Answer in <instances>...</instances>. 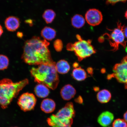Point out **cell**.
<instances>
[{
  "instance_id": "35",
  "label": "cell",
  "mask_w": 127,
  "mask_h": 127,
  "mask_svg": "<svg viewBox=\"0 0 127 127\" xmlns=\"http://www.w3.org/2000/svg\"><path fill=\"white\" fill-rule=\"evenodd\" d=\"M101 72L102 73H104L106 72V70L104 69H101Z\"/></svg>"
},
{
  "instance_id": "36",
  "label": "cell",
  "mask_w": 127,
  "mask_h": 127,
  "mask_svg": "<svg viewBox=\"0 0 127 127\" xmlns=\"http://www.w3.org/2000/svg\"><path fill=\"white\" fill-rule=\"evenodd\" d=\"M17 35H18L19 37L20 36H23V34H22V33L21 32H18L17 33Z\"/></svg>"
},
{
  "instance_id": "22",
  "label": "cell",
  "mask_w": 127,
  "mask_h": 127,
  "mask_svg": "<svg viewBox=\"0 0 127 127\" xmlns=\"http://www.w3.org/2000/svg\"><path fill=\"white\" fill-rule=\"evenodd\" d=\"M9 64V60L7 57L2 55H0V70L7 69Z\"/></svg>"
},
{
  "instance_id": "1",
  "label": "cell",
  "mask_w": 127,
  "mask_h": 127,
  "mask_svg": "<svg viewBox=\"0 0 127 127\" xmlns=\"http://www.w3.org/2000/svg\"><path fill=\"white\" fill-rule=\"evenodd\" d=\"M50 43L35 36L25 42L22 59L30 65H39L55 63L52 60L48 46Z\"/></svg>"
},
{
  "instance_id": "37",
  "label": "cell",
  "mask_w": 127,
  "mask_h": 127,
  "mask_svg": "<svg viewBox=\"0 0 127 127\" xmlns=\"http://www.w3.org/2000/svg\"><path fill=\"white\" fill-rule=\"evenodd\" d=\"M125 17L127 19V10L125 13Z\"/></svg>"
},
{
  "instance_id": "31",
  "label": "cell",
  "mask_w": 127,
  "mask_h": 127,
  "mask_svg": "<svg viewBox=\"0 0 127 127\" xmlns=\"http://www.w3.org/2000/svg\"><path fill=\"white\" fill-rule=\"evenodd\" d=\"M124 118L125 121L127 123V111L124 115Z\"/></svg>"
},
{
  "instance_id": "39",
  "label": "cell",
  "mask_w": 127,
  "mask_h": 127,
  "mask_svg": "<svg viewBox=\"0 0 127 127\" xmlns=\"http://www.w3.org/2000/svg\"></svg>"
},
{
  "instance_id": "5",
  "label": "cell",
  "mask_w": 127,
  "mask_h": 127,
  "mask_svg": "<svg viewBox=\"0 0 127 127\" xmlns=\"http://www.w3.org/2000/svg\"><path fill=\"white\" fill-rule=\"evenodd\" d=\"M113 73L109 74L107 78L110 80L115 78L118 82L124 84L125 89H127V55L122 59L120 63L117 64L113 69Z\"/></svg>"
},
{
  "instance_id": "20",
  "label": "cell",
  "mask_w": 127,
  "mask_h": 127,
  "mask_svg": "<svg viewBox=\"0 0 127 127\" xmlns=\"http://www.w3.org/2000/svg\"><path fill=\"white\" fill-rule=\"evenodd\" d=\"M85 20L83 16L77 14L72 17L71 24L74 28L79 29L83 27L85 23Z\"/></svg>"
},
{
  "instance_id": "34",
  "label": "cell",
  "mask_w": 127,
  "mask_h": 127,
  "mask_svg": "<svg viewBox=\"0 0 127 127\" xmlns=\"http://www.w3.org/2000/svg\"><path fill=\"white\" fill-rule=\"evenodd\" d=\"M99 88L98 87H95L94 88V90L95 92H97L99 91Z\"/></svg>"
},
{
  "instance_id": "15",
  "label": "cell",
  "mask_w": 127,
  "mask_h": 127,
  "mask_svg": "<svg viewBox=\"0 0 127 127\" xmlns=\"http://www.w3.org/2000/svg\"><path fill=\"white\" fill-rule=\"evenodd\" d=\"M34 92L36 96L40 98L47 97L50 93L48 87L42 84H38L36 86Z\"/></svg>"
},
{
  "instance_id": "10",
  "label": "cell",
  "mask_w": 127,
  "mask_h": 127,
  "mask_svg": "<svg viewBox=\"0 0 127 127\" xmlns=\"http://www.w3.org/2000/svg\"><path fill=\"white\" fill-rule=\"evenodd\" d=\"M55 115L57 117L61 118L73 119L75 115V111L73 103L71 102L67 103Z\"/></svg>"
},
{
  "instance_id": "18",
  "label": "cell",
  "mask_w": 127,
  "mask_h": 127,
  "mask_svg": "<svg viewBox=\"0 0 127 127\" xmlns=\"http://www.w3.org/2000/svg\"><path fill=\"white\" fill-rule=\"evenodd\" d=\"M72 76L75 80L81 81L85 80L87 77L86 72L80 67L75 68L73 70Z\"/></svg>"
},
{
  "instance_id": "11",
  "label": "cell",
  "mask_w": 127,
  "mask_h": 127,
  "mask_svg": "<svg viewBox=\"0 0 127 127\" xmlns=\"http://www.w3.org/2000/svg\"><path fill=\"white\" fill-rule=\"evenodd\" d=\"M4 25L7 31H16L20 27V21L18 17L11 16L7 17L5 20Z\"/></svg>"
},
{
  "instance_id": "12",
  "label": "cell",
  "mask_w": 127,
  "mask_h": 127,
  "mask_svg": "<svg viewBox=\"0 0 127 127\" xmlns=\"http://www.w3.org/2000/svg\"><path fill=\"white\" fill-rule=\"evenodd\" d=\"M76 93L75 89L70 85H65L60 91V95L62 98L66 101H69L72 99L75 96Z\"/></svg>"
},
{
  "instance_id": "16",
  "label": "cell",
  "mask_w": 127,
  "mask_h": 127,
  "mask_svg": "<svg viewBox=\"0 0 127 127\" xmlns=\"http://www.w3.org/2000/svg\"><path fill=\"white\" fill-rule=\"evenodd\" d=\"M55 67L57 72L62 74L67 73L70 68L69 63L64 60L59 61L55 64Z\"/></svg>"
},
{
  "instance_id": "32",
  "label": "cell",
  "mask_w": 127,
  "mask_h": 127,
  "mask_svg": "<svg viewBox=\"0 0 127 127\" xmlns=\"http://www.w3.org/2000/svg\"><path fill=\"white\" fill-rule=\"evenodd\" d=\"M73 66L74 68H77L78 67L79 64L77 63H75L73 64Z\"/></svg>"
},
{
  "instance_id": "19",
  "label": "cell",
  "mask_w": 127,
  "mask_h": 127,
  "mask_svg": "<svg viewBox=\"0 0 127 127\" xmlns=\"http://www.w3.org/2000/svg\"><path fill=\"white\" fill-rule=\"evenodd\" d=\"M97 99L100 102L105 103L108 102L111 98L110 92L107 90H103L99 91L97 95Z\"/></svg>"
},
{
  "instance_id": "6",
  "label": "cell",
  "mask_w": 127,
  "mask_h": 127,
  "mask_svg": "<svg viewBox=\"0 0 127 127\" xmlns=\"http://www.w3.org/2000/svg\"><path fill=\"white\" fill-rule=\"evenodd\" d=\"M123 25L120 23L117 24V28H115L111 34H106L111 46L114 47L113 50L116 51L118 50L119 45H121L125 48L126 42L123 31Z\"/></svg>"
},
{
  "instance_id": "14",
  "label": "cell",
  "mask_w": 127,
  "mask_h": 127,
  "mask_svg": "<svg viewBox=\"0 0 127 127\" xmlns=\"http://www.w3.org/2000/svg\"><path fill=\"white\" fill-rule=\"evenodd\" d=\"M56 106V103L53 100L47 98L42 101L40 107L43 112L46 113H50L55 110Z\"/></svg>"
},
{
  "instance_id": "23",
  "label": "cell",
  "mask_w": 127,
  "mask_h": 127,
  "mask_svg": "<svg viewBox=\"0 0 127 127\" xmlns=\"http://www.w3.org/2000/svg\"><path fill=\"white\" fill-rule=\"evenodd\" d=\"M113 127H127V124L125 120L117 119L113 123Z\"/></svg>"
},
{
  "instance_id": "33",
  "label": "cell",
  "mask_w": 127,
  "mask_h": 127,
  "mask_svg": "<svg viewBox=\"0 0 127 127\" xmlns=\"http://www.w3.org/2000/svg\"><path fill=\"white\" fill-rule=\"evenodd\" d=\"M26 23L29 24L31 25H32V22L31 20H28L26 21Z\"/></svg>"
},
{
  "instance_id": "8",
  "label": "cell",
  "mask_w": 127,
  "mask_h": 127,
  "mask_svg": "<svg viewBox=\"0 0 127 127\" xmlns=\"http://www.w3.org/2000/svg\"><path fill=\"white\" fill-rule=\"evenodd\" d=\"M85 18L87 23L91 26L99 25L102 22L103 16L101 12L96 9H89L85 14Z\"/></svg>"
},
{
  "instance_id": "26",
  "label": "cell",
  "mask_w": 127,
  "mask_h": 127,
  "mask_svg": "<svg viewBox=\"0 0 127 127\" xmlns=\"http://www.w3.org/2000/svg\"><path fill=\"white\" fill-rule=\"evenodd\" d=\"M75 101L79 103H82L83 102V99H82V97L81 96H79L75 100Z\"/></svg>"
},
{
  "instance_id": "28",
  "label": "cell",
  "mask_w": 127,
  "mask_h": 127,
  "mask_svg": "<svg viewBox=\"0 0 127 127\" xmlns=\"http://www.w3.org/2000/svg\"><path fill=\"white\" fill-rule=\"evenodd\" d=\"M87 72H88L89 74H90L91 75H93V68L91 67H89L87 68Z\"/></svg>"
},
{
  "instance_id": "30",
  "label": "cell",
  "mask_w": 127,
  "mask_h": 127,
  "mask_svg": "<svg viewBox=\"0 0 127 127\" xmlns=\"http://www.w3.org/2000/svg\"><path fill=\"white\" fill-rule=\"evenodd\" d=\"M3 32V30L2 26L0 25V37L2 35Z\"/></svg>"
},
{
  "instance_id": "4",
  "label": "cell",
  "mask_w": 127,
  "mask_h": 127,
  "mask_svg": "<svg viewBox=\"0 0 127 127\" xmlns=\"http://www.w3.org/2000/svg\"><path fill=\"white\" fill-rule=\"evenodd\" d=\"M92 40H84L82 38L74 44L68 43L66 49L74 51L79 61L90 57L96 53V50L91 44Z\"/></svg>"
},
{
  "instance_id": "24",
  "label": "cell",
  "mask_w": 127,
  "mask_h": 127,
  "mask_svg": "<svg viewBox=\"0 0 127 127\" xmlns=\"http://www.w3.org/2000/svg\"><path fill=\"white\" fill-rule=\"evenodd\" d=\"M54 47L57 52H60L62 50L63 44L62 41L60 39H57L54 43Z\"/></svg>"
},
{
  "instance_id": "3",
  "label": "cell",
  "mask_w": 127,
  "mask_h": 127,
  "mask_svg": "<svg viewBox=\"0 0 127 127\" xmlns=\"http://www.w3.org/2000/svg\"><path fill=\"white\" fill-rule=\"evenodd\" d=\"M27 79L14 83L11 79L5 78L0 80V106L5 109L14 98L29 84Z\"/></svg>"
},
{
  "instance_id": "38",
  "label": "cell",
  "mask_w": 127,
  "mask_h": 127,
  "mask_svg": "<svg viewBox=\"0 0 127 127\" xmlns=\"http://www.w3.org/2000/svg\"><path fill=\"white\" fill-rule=\"evenodd\" d=\"M126 51L127 52V47H126Z\"/></svg>"
},
{
  "instance_id": "25",
  "label": "cell",
  "mask_w": 127,
  "mask_h": 127,
  "mask_svg": "<svg viewBox=\"0 0 127 127\" xmlns=\"http://www.w3.org/2000/svg\"><path fill=\"white\" fill-rule=\"evenodd\" d=\"M127 0H107V3L108 4L114 5L119 2H125Z\"/></svg>"
},
{
  "instance_id": "9",
  "label": "cell",
  "mask_w": 127,
  "mask_h": 127,
  "mask_svg": "<svg viewBox=\"0 0 127 127\" xmlns=\"http://www.w3.org/2000/svg\"><path fill=\"white\" fill-rule=\"evenodd\" d=\"M73 119H66L52 115L48 118V124L51 127H71L73 123Z\"/></svg>"
},
{
  "instance_id": "29",
  "label": "cell",
  "mask_w": 127,
  "mask_h": 127,
  "mask_svg": "<svg viewBox=\"0 0 127 127\" xmlns=\"http://www.w3.org/2000/svg\"><path fill=\"white\" fill-rule=\"evenodd\" d=\"M104 36H101L99 38V39H98V41H99V42L102 43L104 42Z\"/></svg>"
},
{
  "instance_id": "13",
  "label": "cell",
  "mask_w": 127,
  "mask_h": 127,
  "mask_svg": "<svg viewBox=\"0 0 127 127\" xmlns=\"http://www.w3.org/2000/svg\"><path fill=\"white\" fill-rule=\"evenodd\" d=\"M114 119L113 114L109 111H105L102 112L99 116L97 121L101 126L107 127L112 123Z\"/></svg>"
},
{
  "instance_id": "21",
  "label": "cell",
  "mask_w": 127,
  "mask_h": 127,
  "mask_svg": "<svg viewBox=\"0 0 127 127\" xmlns=\"http://www.w3.org/2000/svg\"><path fill=\"white\" fill-rule=\"evenodd\" d=\"M55 17V13L51 9L46 10L42 15L43 18L47 24L51 23L54 20Z\"/></svg>"
},
{
  "instance_id": "7",
  "label": "cell",
  "mask_w": 127,
  "mask_h": 127,
  "mask_svg": "<svg viewBox=\"0 0 127 127\" xmlns=\"http://www.w3.org/2000/svg\"><path fill=\"white\" fill-rule=\"evenodd\" d=\"M36 101L37 100L34 94L27 93L23 94L20 97L17 104L22 110L27 112L34 108Z\"/></svg>"
},
{
  "instance_id": "27",
  "label": "cell",
  "mask_w": 127,
  "mask_h": 127,
  "mask_svg": "<svg viewBox=\"0 0 127 127\" xmlns=\"http://www.w3.org/2000/svg\"><path fill=\"white\" fill-rule=\"evenodd\" d=\"M123 31L125 37L127 38V26H124L123 28Z\"/></svg>"
},
{
  "instance_id": "17",
  "label": "cell",
  "mask_w": 127,
  "mask_h": 127,
  "mask_svg": "<svg viewBox=\"0 0 127 127\" xmlns=\"http://www.w3.org/2000/svg\"><path fill=\"white\" fill-rule=\"evenodd\" d=\"M56 32L53 29L49 27H46L41 32V35L44 39L51 41L55 37Z\"/></svg>"
},
{
  "instance_id": "2",
  "label": "cell",
  "mask_w": 127,
  "mask_h": 127,
  "mask_svg": "<svg viewBox=\"0 0 127 127\" xmlns=\"http://www.w3.org/2000/svg\"><path fill=\"white\" fill-rule=\"evenodd\" d=\"M55 63L39 65L37 67H32L31 75L34 81L45 85L48 88L55 90L59 82V77L55 67Z\"/></svg>"
}]
</instances>
